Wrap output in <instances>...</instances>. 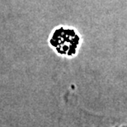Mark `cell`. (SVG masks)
<instances>
[{"mask_svg":"<svg viewBox=\"0 0 127 127\" xmlns=\"http://www.w3.org/2000/svg\"><path fill=\"white\" fill-rule=\"evenodd\" d=\"M49 43L58 55L73 57L77 55L79 49L81 38L78 32L73 27L60 26L53 30Z\"/></svg>","mask_w":127,"mask_h":127,"instance_id":"cell-1","label":"cell"},{"mask_svg":"<svg viewBox=\"0 0 127 127\" xmlns=\"http://www.w3.org/2000/svg\"><path fill=\"white\" fill-rule=\"evenodd\" d=\"M115 127H127V124H125V125H121V126H117Z\"/></svg>","mask_w":127,"mask_h":127,"instance_id":"cell-2","label":"cell"}]
</instances>
